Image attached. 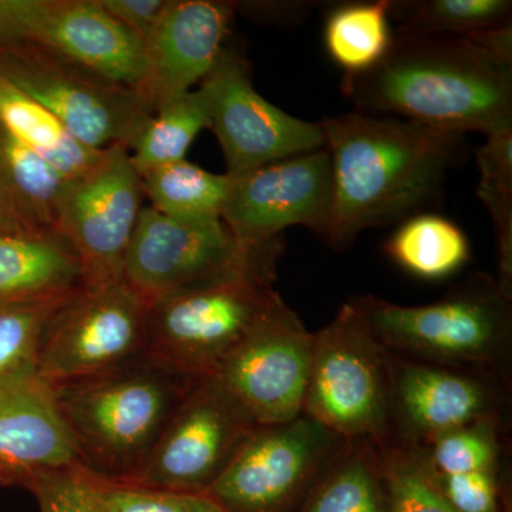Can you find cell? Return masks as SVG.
<instances>
[{"mask_svg": "<svg viewBox=\"0 0 512 512\" xmlns=\"http://www.w3.org/2000/svg\"><path fill=\"white\" fill-rule=\"evenodd\" d=\"M390 352L355 306L346 302L313 333L311 369L302 414L345 440L392 447Z\"/></svg>", "mask_w": 512, "mask_h": 512, "instance_id": "cell-6", "label": "cell"}, {"mask_svg": "<svg viewBox=\"0 0 512 512\" xmlns=\"http://www.w3.org/2000/svg\"><path fill=\"white\" fill-rule=\"evenodd\" d=\"M82 286L79 261L63 238L0 232V302L64 295Z\"/></svg>", "mask_w": 512, "mask_h": 512, "instance_id": "cell-21", "label": "cell"}, {"mask_svg": "<svg viewBox=\"0 0 512 512\" xmlns=\"http://www.w3.org/2000/svg\"><path fill=\"white\" fill-rule=\"evenodd\" d=\"M384 252L409 274L440 281L467 264L470 242L456 222L427 211L400 222L384 242Z\"/></svg>", "mask_w": 512, "mask_h": 512, "instance_id": "cell-24", "label": "cell"}, {"mask_svg": "<svg viewBox=\"0 0 512 512\" xmlns=\"http://www.w3.org/2000/svg\"><path fill=\"white\" fill-rule=\"evenodd\" d=\"M396 37H466L480 30L511 26L510 0H416L390 2Z\"/></svg>", "mask_w": 512, "mask_h": 512, "instance_id": "cell-28", "label": "cell"}, {"mask_svg": "<svg viewBox=\"0 0 512 512\" xmlns=\"http://www.w3.org/2000/svg\"><path fill=\"white\" fill-rule=\"evenodd\" d=\"M349 302L393 355L511 382L512 296L490 274L474 272L427 305H397L373 295Z\"/></svg>", "mask_w": 512, "mask_h": 512, "instance_id": "cell-4", "label": "cell"}, {"mask_svg": "<svg viewBox=\"0 0 512 512\" xmlns=\"http://www.w3.org/2000/svg\"><path fill=\"white\" fill-rule=\"evenodd\" d=\"M0 126L66 178L89 171L104 151L84 146L45 107L2 76Z\"/></svg>", "mask_w": 512, "mask_h": 512, "instance_id": "cell-23", "label": "cell"}, {"mask_svg": "<svg viewBox=\"0 0 512 512\" xmlns=\"http://www.w3.org/2000/svg\"><path fill=\"white\" fill-rule=\"evenodd\" d=\"M200 89L207 97L210 130L217 137L228 175L301 156L325 147L320 123L293 117L256 92L248 64L224 49Z\"/></svg>", "mask_w": 512, "mask_h": 512, "instance_id": "cell-14", "label": "cell"}, {"mask_svg": "<svg viewBox=\"0 0 512 512\" xmlns=\"http://www.w3.org/2000/svg\"><path fill=\"white\" fill-rule=\"evenodd\" d=\"M345 441L306 414L256 426L205 493L229 512H298Z\"/></svg>", "mask_w": 512, "mask_h": 512, "instance_id": "cell-7", "label": "cell"}, {"mask_svg": "<svg viewBox=\"0 0 512 512\" xmlns=\"http://www.w3.org/2000/svg\"><path fill=\"white\" fill-rule=\"evenodd\" d=\"M80 464L56 387L23 370L0 379V485L30 490Z\"/></svg>", "mask_w": 512, "mask_h": 512, "instance_id": "cell-18", "label": "cell"}, {"mask_svg": "<svg viewBox=\"0 0 512 512\" xmlns=\"http://www.w3.org/2000/svg\"><path fill=\"white\" fill-rule=\"evenodd\" d=\"M255 248L242 247L221 218L183 220L146 207L128 248L123 281L151 303L231 268Z\"/></svg>", "mask_w": 512, "mask_h": 512, "instance_id": "cell-17", "label": "cell"}, {"mask_svg": "<svg viewBox=\"0 0 512 512\" xmlns=\"http://www.w3.org/2000/svg\"><path fill=\"white\" fill-rule=\"evenodd\" d=\"M255 429V421L227 390L214 377H204L168 421L137 476L126 484L205 493Z\"/></svg>", "mask_w": 512, "mask_h": 512, "instance_id": "cell-12", "label": "cell"}, {"mask_svg": "<svg viewBox=\"0 0 512 512\" xmlns=\"http://www.w3.org/2000/svg\"><path fill=\"white\" fill-rule=\"evenodd\" d=\"M15 45L55 53L134 90L146 72L143 40L99 0H0V47Z\"/></svg>", "mask_w": 512, "mask_h": 512, "instance_id": "cell-11", "label": "cell"}, {"mask_svg": "<svg viewBox=\"0 0 512 512\" xmlns=\"http://www.w3.org/2000/svg\"><path fill=\"white\" fill-rule=\"evenodd\" d=\"M360 113L454 133L512 128V63L466 37H396L373 69L343 77Z\"/></svg>", "mask_w": 512, "mask_h": 512, "instance_id": "cell-2", "label": "cell"}, {"mask_svg": "<svg viewBox=\"0 0 512 512\" xmlns=\"http://www.w3.org/2000/svg\"><path fill=\"white\" fill-rule=\"evenodd\" d=\"M144 198L143 180L124 144L106 148L89 171L67 178L59 234L79 261L84 286L123 281Z\"/></svg>", "mask_w": 512, "mask_h": 512, "instance_id": "cell-10", "label": "cell"}, {"mask_svg": "<svg viewBox=\"0 0 512 512\" xmlns=\"http://www.w3.org/2000/svg\"><path fill=\"white\" fill-rule=\"evenodd\" d=\"M0 76L45 107L92 150L127 146L151 116L137 90L39 47H0Z\"/></svg>", "mask_w": 512, "mask_h": 512, "instance_id": "cell-8", "label": "cell"}, {"mask_svg": "<svg viewBox=\"0 0 512 512\" xmlns=\"http://www.w3.org/2000/svg\"><path fill=\"white\" fill-rule=\"evenodd\" d=\"M431 471V470H430ZM500 470L436 477L437 487L456 512H500Z\"/></svg>", "mask_w": 512, "mask_h": 512, "instance_id": "cell-35", "label": "cell"}, {"mask_svg": "<svg viewBox=\"0 0 512 512\" xmlns=\"http://www.w3.org/2000/svg\"><path fill=\"white\" fill-rule=\"evenodd\" d=\"M201 379L146 353L100 375L55 386L84 470L107 483L133 480Z\"/></svg>", "mask_w": 512, "mask_h": 512, "instance_id": "cell-3", "label": "cell"}, {"mask_svg": "<svg viewBox=\"0 0 512 512\" xmlns=\"http://www.w3.org/2000/svg\"><path fill=\"white\" fill-rule=\"evenodd\" d=\"M332 208V161L323 147L229 175L221 220L242 247H259L281 239L291 227L311 229L325 239Z\"/></svg>", "mask_w": 512, "mask_h": 512, "instance_id": "cell-13", "label": "cell"}, {"mask_svg": "<svg viewBox=\"0 0 512 512\" xmlns=\"http://www.w3.org/2000/svg\"><path fill=\"white\" fill-rule=\"evenodd\" d=\"M390 370L392 447L424 448L448 431L480 421L510 420L508 380L393 353Z\"/></svg>", "mask_w": 512, "mask_h": 512, "instance_id": "cell-16", "label": "cell"}, {"mask_svg": "<svg viewBox=\"0 0 512 512\" xmlns=\"http://www.w3.org/2000/svg\"><path fill=\"white\" fill-rule=\"evenodd\" d=\"M67 178L0 126V232L60 237L59 204Z\"/></svg>", "mask_w": 512, "mask_h": 512, "instance_id": "cell-20", "label": "cell"}, {"mask_svg": "<svg viewBox=\"0 0 512 512\" xmlns=\"http://www.w3.org/2000/svg\"><path fill=\"white\" fill-rule=\"evenodd\" d=\"M507 430L508 423L480 421L448 431L419 450L436 477L500 470Z\"/></svg>", "mask_w": 512, "mask_h": 512, "instance_id": "cell-30", "label": "cell"}, {"mask_svg": "<svg viewBox=\"0 0 512 512\" xmlns=\"http://www.w3.org/2000/svg\"><path fill=\"white\" fill-rule=\"evenodd\" d=\"M298 512H390L382 450L370 440H346Z\"/></svg>", "mask_w": 512, "mask_h": 512, "instance_id": "cell-22", "label": "cell"}, {"mask_svg": "<svg viewBox=\"0 0 512 512\" xmlns=\"http://www.w3.org/2000/svg\"><path fill=\"white\" fill-rule=\"evenodd\" d=\"M148 309L150 302L124 281L82 286L50 320L35 372L59 386L146 355Z\"/></svg>", "mask_w": 512, "mask_h": 512, "instance_id": "cell-9", "label": "cell"}, {"mask_svg": "<svg viewBox=\"0 0 512 512\" xmlns=\"http://www.w3.org/2000/svg\"><path fill=\"white\" fill-rule=\"evenodd\" d=\"M151 208L183 220L221 218L227 200L228 174H214L188 160L160 165L141 175Z\"/></svg>", "mask_w": 512, "mask_h": 512, "instance_id": "cell-27", "label": "cell"}, {"mask_svg": "<svg viewBox=\"0 0 512 512\" xmlns=\"http://www.w3.org/2000/svg\"><path fill=\"white\" fill-rule=\"evenodd\" d=\"M382 453L390 512H456L440 493L419 448L392 447Z\"/></svg>", "mask_w": 512, "mask_h": 512, "instance_id": "cell-32", "label": "cell"}, {"mask_svg": "<svg viewBox=\"0 0 512 512\" xmlns=\"http://www.w3.org/2000/svg\"><path fill=\"white\" fill-rule=\"evenodd\" d=\"M74 292L28 301L0 302V379L35 369L37 353L50 320Z\"/></svg>", "mask_w": 512, "mask_h": 512, "instance_id": "cell-31", "label": "cell"}, {"mask_svg": "<svg viewBox=\"0 0 512 512\" xmlns=\"http://www.w3.org/2000/svg\"><path fill=\"white\" fill-rule=\"evenodd\" d=\"M29 491L40 512H101L96 477L82 466L43 478Z\"/></svg>", "mask_w": 512, "mask_h": 512, "instance_id": "cell-34", "label": "cell"}, {"mask_svg": "<svg viewBox=\"0 0 512 512\" xmlns=\"http://www.w3.org/2000/svg\"><path fill=\"white\" fill-rule=\"evenodd\" d=\"M474 45L481 47L485 52L500 57L512 63V28L480 30V32L470 33L466 36Z\"/></svg>", "mask_w": 512, "mask_h": 512, "instance_id": "cell-37", "label": "cell"}, {"mask_svg": "<svg viewBox=\"0 0 512 512\" xmlns=\"http://www.w3.org/2000/svg\"><path fill=\"white\" fill-rule=\"evenodd\" d=\"M101 8L146 42L163 18L170 0H99Z\"/></svg>", "mask_w": 512, "mask_h": 512, "instance_id": "cell-36", "label": "cell"}, {"mask_svg": "<svg viewBox=\"0 0 512 512\" xmlns=\"http://www.w3.org/2000/svg\"><path fill=\"white\" fill-rule=\"evenodd\" d=\"M284 239L150 303L147 355L185 375L211 377L279 298L276 266Z\"/></svg>", "mask_w": 512, "mask_h": 512, "instance_id": "cell-5", "label": "cell"}, {"mask_svg": "<svg viewBox=\"0 0 512 512\" xmlns=\"http://www.w3.org/2000/svg\"><path fill=\"white\" fill-rule=\"evenodd\" d=\"M96 480L101 512H229L207 493L153 490Z\"/></svg>", "mask_w": 512, "mask_h": 512, "instance_id": "cell-33", "label": "cell"}, {"mask_svg": "<svg viewBox=\"0 0 512 512\" xmlns=\"http://www.w3.org/2000/svg\"><path fill=\"white\" fill-rule=\"evenodd\" d=\"M390 0L345 3L330 10L325 22L326 52L345 76L373 69L394 40Z\"/></svg>", "mask_w": 512, "mask_h": 512, "instance_id": "cell-25", "label": "cell"}, {"mask_svg": "<svg viewBox=\"0 0 512 512\" xmlns=\"http://www.w3.org/2000/svg\"><path fill=\"white\" fill-rule=\"evenodd\" d=\"M333 170L323 241L349 248L360 232L437 207L450 171L467 160L466 134L350 111L319 121Z\"/></svg>", "mask_w": 512, "mask_h": 512, "instance_id": "cell-1", "label": "cell"}, {"mask_svg": "<svg viewBox=\"0 0 512 512\" xmlns=\"http://www.w3.org/2000/svg\"><path fill=\"white\" fill-rule=\"evenodd\" d=\"M312 348V333L279 296L211 377L256 426L286 423L302 414Z\"/></svg>", "mask_w": 512, "mask_h": 512, "instance_id": "cell-15", "label": "cell"}, {"mask_svg": "<svg viewBox=\"0 0 512 512\" xmlns=\"http://www.w3.org/2000/svg\"><path fill=\"white\" fill-rule=\"evenodd\" d=\"M237 3L170 0L146 46V72L137 92L151 114L191 92L224 52Z\"/></svg>", "mask_w": 512, "mask_h": 512, "instance_id": "cell-19", "label": "cell"}, {"mask_svg": "<svg viewBox=\"0 0 512 512\" xmlns=\"http://www.w3.org/2000/svg\"><path fill=\"white\" fill-rule=\"evenodd\" d=\"M485 137L476 148L477 195L494 224L498 284L512 296V128Z\"/></svg>", "mask_w": 512, "mask_h": 512, "instance_id": "cell-29", "label": "cell"}, {"mask_svg": "<svg viewBox=\"0 0 512 512\" xmlns=\"http://www.w3.org/2000/svg\"><path fill=\"white\" fill-rule=\"evenodd\" d=\"M208 127L207 97L198 87L151 114L127 144L128 154L143 175L160 165L185 160L192 141Z\"/></svg>", "mask_w": 512, "mask_h": 512, "instance_id": "cell-26", "label": "cell"}]
</instances>
